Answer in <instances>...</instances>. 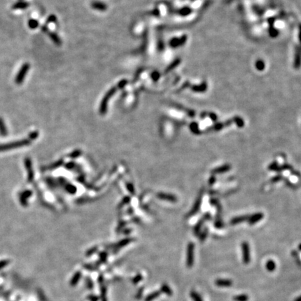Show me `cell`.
<instances>
[{"label":"cell","instance_id":"4316f807","mask_svg":"<svg viewBox=\"0 0 301 301\" xmlns=\"http://www.w3.org/2000/svg\"><path fill=\"white\" fill-rule=\"evenodd\" d=\"M234 121H235L236 125H237L238 127H243V125H244V122H243V119L239 117H236L235 119H234Z\"/></svg>","mask_w":301,"mask_h":301},{"label":"cell","instance_id":"44dd1931","mask_svg":"<svg viewBox=\"0 0 301 301\" xmlns=\"http://www.w3.org/2000/svg\"><path fill=\"white\" fill-rule=\"evenodd\" d=\"M28 26L31 29H35L39 26V23L36 20L30 19L28 22Z\"/></svg>","mask_w":301,"mask_h":301},{"label":"cell","instance_id":"8fae6325","mask_svg":"<svg viewBox=\"0 0 301 301\" xmlns=\"http://www.w3.org/2000/svg\"><path fill=\"white\" fill-rule=\"evenodd\" d=\"M249 218H250V215H243V216L235 217V218H233L232 219L230 220V225H238V224L243 223V222L245 221V220H248Z\"/></svg>","mask_w":301,"mask_h":301},{"label":"cell","instance_id":"30bf717a","mask_svg":"<svg viewBox=\"0 0 301 301\" xmlns=\"http://www.w3.org/2000/svg\"><path fill=\"white\" fill-rule=\"evenodd\" d=\"M263 218V214L262 213H254V214L252 215V216H250V218L248 219V223L249 225H253L254 224L258 223L259 221H260L261 220H262Z\"/></svg>","mask_w":301,"mask_h":301},{"label":"cell","instance_id":"f35d334b","mask_svg":"<svg viewBox=\"0 0 301 301\" xmlns=\"http://www.w3.org/2000/svg\"><path fill=\"white\" fill-rule=\"evenodd\" d=\"M298 250L301 251V243L300 244H299V245H298Z\"/></svg>","mask_w":301,"mask_h":301},{"label":"cell","instance_id":"f546056e","mask_svg":"<svg viewBox=\"0 0 301 301\" xmlns=\"http://www.w3.org/2000/svg\"><path fill=\"white\" fill-rule=\"evenodd\" d=\"M56 21H57L56 16L54 15H50L49 17H48L46 22H47V24H48V23H50V22H56Z\"/></svg>","mask_w":301,"mask_h":301},{"label":"cell","instance_id":"ab89813d","mask_svg":"<svg viewBox=\"0 0 301 301\" xmlns=\"http://www.w3.org/2000/svg\"><path fill=\"white\" fill-rule=\"evenodd\" d=\"M20 1H23V0H20Z\"/></svg>","mask_w":301,"mask_h":301},{"label":"cell","instance_id":"4fadbf2b","mask_svg":"<svg viewBox=\"0 0 301 301\" xmlns=\"http://www.w3.org/2000/svg\"><path fill=\"white\" fill-rule=\"evenodd\" d=\"M266 268L268 271L273 272L276 269V263L272 259H269L266 263Z\"/></svg>","mask_w":301,"mask_h":301},{"label":"cell","instance_id":"277c9868","mask_svg":"<svg viewBox=\"0 0 301 301\" xmlns=\"http://www.w3.org/2000/svg\"><path fill=\"white\" fill-rule=\"evenodd\" d=\"M194 244L192 243H190L188 245L187 259H186V265L189 268H190L194 264Z\"/></svg>","mask_w":301,"mask_h":301},{"label":"cell","instance_id":"ffe728a7","mask_svg":"<svg viewBox=\"0 0 301 301\" xmlns=\"http://www.w3.org/2000/svg\"><path fill=\"white\" fill-rule=\"evenodd\" d=\"M160 294V291H154L152 293H150L148 295H147L146 298H145V301H153L154 299L157 298L159 296Z\"/></svg>","mask_w":301,"mask_h":301},{"label":"cell","instance_id":"e0dca14e","mask_svg":"<svg viewBox=\"0 0 301 301\" xmlns=\"http://www.w3.org/2000/svg\"><path fill=\"white\" fill-rule=\"evenodd\" d=\"M92 7L94 8H96L97 10H105L107 8L106 5L102 2H98V1H95L92 3Z\"/></svg>","mask_w":301,"mask_h":301},{"label":"cell","instance_id":"f1b7e54d","mask_svg":"<svg viewBox=\"0 0 301 301\" xmlns=\"http://www.w3.org/2000/svg\"><path fill=\"white\" fill-rule=\"evenodd\" d=\"M279 165H278V164H277V162H272L269 166H268V169L271 170V171H275L276 169H277V167Z\"/></svg>","mask_w":301,"mask_h":301},{"label":"cell","instance_id":"5b68a950","mask_svg":"<svg viewBox=\"0 0 301 301\" xmlns=\"http://www.w3.org/2000/svg\"><path fill=\"white\" fill-rule=\"evenodd\" d=\"M211 219V216L209 213H206V214L204 215V216L202 217V218L201 219L200 221L198 222V223L197 224V225L195 227L194 229V232L195 235L199 236L200 234L201 228L204 225V223L205 221H208V220H210Z\"/></svg>","mask_w":301,"mask_h":301},{"label":"cell","instance_id":"5bb4252c","mask_svg":"<svg viewBox=\"0 0 301 301\" xmlns=\"http://www.w3.org/2000/svg\"><path fill=\"white\" fill-rule=\"evenodd\" d=\"M32 195V192L29 190H26L24 191V192L20 196V202L21 204H23V205H26L27 204V200L29 197Z\"/></svg>","mask_w":301,"mask_h":301},{"label":"cell","instance_id":"7a4b0ae2","mask_svg":"<svg viewBox=\"0 0 301 301\" xmlns=\"http://www.w3.org/2000/svg\"><path fill=\"white\" fill-rule=\"evenodd\" d=\"M29 69L30 65L29 63H24V64H22L20 69L19 70L18 73V74L16 75L15 76V82L16 85H20L21 84H22V82H24L25 77H26L27 74Z\"/></svg>","mask_w":301,"mask_h":301},{"label":"cell","instance_id":"8d00e7d4","mask_svg":"<svg viewBox=\"0 0 301 301\" xmlns=\"http://www.w3.org/2000/svg\"><path fill=\"white\" fill-rule=\"evenodd\" d=\"M37 136H38L37 132H32L31 135H30V137H31L32 139H34V138L36 137Z\"/></svg>","mask_w":301,"mask_h":301},{"label":"cell","instance_id":"4dcf8cb0","mask_svg":"<svg viewBox=\"0 0 301 301\" xmlns=\"http://www.w3.org/2000/svg\"><path fill=\"white\" fill-rule=\"evenodd\" d=\"M8 263H9V261L8 260H2L0 261V269L3 268L4 267L6 266Z\"/></svg>","mask_w":301,"mask_h":301},{"label":"cell","instance_id":"2e32d148","mask_svg":"<svg viewBox=\"0 0 301 301\" xmlns=\"http://www.w3.org/2000/svg\"><path fill=\"white\" fill-rule=\"evenodd\" d=\"M249 296L248 294H239L234 295L233 297V300L234 301H248L249 300Z\"/></svg>","mask_w":301,"mask_h":301},{"label":"cell","instance_id":"836d02e7","mask_svg":"<svg viewBox=\"0 0 301 301\" xmlns=\"http://www.w3.org/2000/svg\"><path fill=\"white\" fill-rule=\"evenodd\" d=\"M102 301H106V290H105V288H103V290H102Z\"/></svg>","mask_w":301,"mask_h":301},{"label":"cell","instance_id":"cb8c5ba5","mask_svg":"<svg viewBox=\"0 0 301 301\" xmlns=\"http://www.w3.org/2000/svg\"><path fill=\"white\" fill-rule=\"evenodd\" d=\"M208 232H209V229H208V227L205 228L204 229V231L200 234V242H204L206 238L208 236Z\"/></svg>","mask_w":301,"mask_h":301},{"label":"cell","instance_id":"6da1fadb","mask_svg":"<svg viewBox=\"0 0 301 301\" xmlns=\"http://www.w3.org/2000/svg\"><path fill=\"white\" fill-rule=\"evenodd\" d=\"M30 144V141L29 139H23V140L20 141H13V142H9L7 143V144H0V151H5V150H10V149H14V148H17L20 147H22V146H27Z\"/></svg>","mask_w":301,"mask_h":301},{"label":"cell","instance_id":"d6a6232c","mask_svg":"<svg viewBox=\"0 0 301 301\" xmlns=\"http://www.w3.org/2000/svg\"><path fill=\"white\" fill-rule=\"evenodd\" d=\"M151 77L155 81H156V80H158L159 77H160V74H159L158 72H153L151 74Z\"/></svg>","mask_w":301,"mask_h":301},{"label":"cell","instance_id":"603a6c76","mask_svg":"<svg viewBox=\"0 0 301 301\" xmlns=\"http://www.w3.org/2000/svg\"><path fill=\"white\" fill-rule=\"evenodd\" d=\"M190 296L193 301H203L201 295L195 291H192L190 292Z\"/></svg>","mask_w":301,"mask_h":301},{"label":"cell","instance_id":"1f68e13d","mask_svg":"<svg viewBox=\"0 0 301 301\" xmlns=\"http://www.w3.org/2000/svg\"><path fill=\"white\" fill-rule=\"evenodd\" d=\"M141 279H142V277H141V275H138L136 276L135 278L133 279L132 282H133L134 284H137V283H138L139 282H140V281L141 280Z\"/></svg>","mask_w":301,"mask_h":301},{"label":"cell","instance_id":"9c48e42d","mask_svg":"<svg viewBox=\"0 0 301 301\" xmlns=\"http://www.w3.org/2000/svg\"><path fill=\"white\" fill-rule=\"evenodd\" d=\"M231 169V165L229 164H225L223 165L218 167L215 168L211 171V173L213 174H223L227 172Z\"/></svg>","mask_w":301,"mask_h":301},{"label":"cell","instance_id":"74e56055","mask_svg":"<svg viewBox=\"0 0 301 301\" xmlns=\"http://www.w3.org/2000/svg\"><path fill=\"white\" fill-rule=\"evenodd\" d=\"M293 301H301V295H299L298 297H297L295 299H294V300Z\"/></svg>","mask_w":301,"mask_h":301},{"label":"cell","instance_id":"83f0119b","mask_svg":"<svg viewBox=\"0 0 301 301\" xmlns=\"http://www.w3.org/2000/svg\"><path fill=\"white\" fill-rule=\"evenodd\" d=\"M291 254H292V256H293V257L295 259L297 263H299V264H301L300 260V259H299V254L298 253V252H296L295 250H293L291 252Z\"/></svg>","mask_w":301,"mask_h":301},{"label":"cell","instance_id":"ba28073f","mask_svg":"<svg viewBox=\"0 0 301 301\" xmlns=\"http://www.w3.org/2000/svg\"><path fill=\"white\" fill-rule=\"evenodd\" d=\"M203 192H204V190H202V192H200V195H199L198 197L197 198L196 202H195V204L194 206H193L192 209L191 211H190V216H192V215L195 214V213H197V211L200 210V206H201V204H202Z\"/></svg>","mask_w":301,"mask_h":301},{"label":"cell","instance_id":"484cf974","mask_svg":"<svg viewBox=\"0 0 301 301\" xmlns=\"http://www.w3.org/2000/svg\"><path fill=\"white\" fill-rule=\"evenodd\" d=\"M283 178H283L281 174H279V175H277V176H275L273 177V178L270 179V181H271L272 183H276V182L280 181H282Z\"/></svg>","mask_w":301,"mask_h":301},{"label":"cell","instance_id":"d6986e66","mask_svg":"<svg viewBox=\"0 0 301 301\" xmlns=\"http://www.w3.org/2000/svg\"><path fill=\"white\" fill-rule=\"evenodd\" d=\"M0 134L2 136H6L7 135L6 126L1 118H0Z\"/></svg>","mask_w":301,"mask_h":301},{"label":"cell","instance_id":"e575fe53","mask_svg":"<svg viewBox=\"0 0 301 301\" xmlns=\"http://www.w3.org/2000/svg\"><path fill=\"white\" fill-rule=\"evenodd\" d=\"M216 177H215L213 175H212L210 177V178H209V184L210 186H213V184H214V183L216 182Z\"/></svg>","mask_w":301,"mask_h":301},{"label":"cell","instance_id":"8992f818","mask_svg":"<svg viewBox=\"0 0 301 301\" xmlns=\"http://www.w3.org/2000/svg\"><path fill=\"white\" fill-rule=\"evenodd\" d=\"M24 165L25 167H26L27 171V174H28V181L32 182V180L34 178V172L33 169H32V162L31 160L29 158H26L24 160Z\"/></svg>","mask_w":301,"mask_h":301},{"label":"cell","instance_id":"ac0fdd59","mask_svg":"<svg viewBox=\"0 0 301 301\" xmlns=\"http://www.w3.org/2000/svg\"><path fill=\"white\" fill-rule=\"evenodd\" d=\"M80 277H81V273L80 272H77L76 273L73 275L71 280V286H75L77 284H78L79 281H80Z\"/></svg>","mask_w":301,"mask_h":301},{"label":"cell","instance_id":"3957f363","mask_svg":"<svg viewBox=\"0 0 301 301\" xmlns=\"http://www.w3.org/2000/svg\"><path fill=\"white\" fill-rule=\"evenodd\" d=\"M242 255H243V262L244 264L248 265L250 262V246L248 242H243L241 244Z\"/></svg>","mask_w":301,"mask_h":301},{"label":"cell","instance_id":"d590c367","mask_svg":"<svg viewBox=\"0 0 301 301\" xmlns=\"http://www.w3.org/2000/svg\"><path fill=\"white\" fill-rule=\"evenodd\" d=\"M41 30H42L44 33H48V32H48V28L47 27V26H46V25H44V26H43L42 27H41Z\"/></svg>","mask_w":301,"mask_h":301},{"label":"cell","instance_id":"52a82bcc","mask_svg":"<svg viewBox=\"0 0 301 301\" xmlns=\"http://www.w3.org/2000/svg\"><path fill=\"white\" fill-rule=\"evenodd\" d=\"M215 284L218 287H231L233 285V281L229 279H217Z\"/></svg>","mask_w":301,"mask_h":301},{"label":"cell","instance_id":"7c38bea8","mask_svg":"<svg viewBox=\"0 0 301 301\" xmlns=\"http://www.w3.org/2000/svg\"><path fill=\"white\" fill-rule=\"evenodd\" d=\"M29 6V3L27 1H19L18 2L14 4L12 6L13 10H18V9H26Z\"/></svg>","mask_w":301,"mask_h":301},{"label":"cell","instance_id":"7402d4cb","mask_svg":"<svg viewBox=\"0 0 301 301\" xmlns=\"http://www.w3.org/2000/svg\"><path fill=\"white\" fill-rule=\"evenodd\" d=\"M161 290H162L163 293H164L167 295H169V296H171L173 293L172 291L171 288H169V286L168 285H166V284H163L162 287H161Z\"/></svg>","mask_w":301,"mask_h":301},{"label":"cell","instance_id":"9a60e30c","mask_svg":"<svg viewBox=\"0 0 301 301\" xmlns=\"http://www.w3.org/2000/svg\"><path fill=\"white\" fill-rule=\"evenodd\" d=\"M48 34H49V36L50 37V38L52 39V41L55 44L57 45V46H60V45L62 44V41H61L60 37H59L56 34L53 33V32H48Z\"/></svg>","mask_w":301,"mask_h":301},{"label":"cell","instance_id":"d4e9b609","mask_svg":"<svg viewBox=\"0 0 301 301\" xmlns=\"http://www.w3.org/2000/svg\"><path fill=\"white\" fill-rule=\"evenodd\" d=\"M190 127H191L192 131L194 132V133L197 134V135H199L198 133H200V130H199V129H198V125H197V124L196 123H192L191 125H190Z\"/></svg>","mask_w":301,"mask_h":301}]
</instances>
